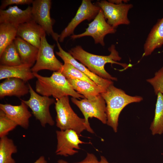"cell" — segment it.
Returning <instances> with one entry per match:
<instances>
[{
  "instance_id": "1",
  "label": "cell",
  "mask_w": 163,
  "mask_h": 163,
  "mask_svg": "<svg viewBox=\"0 0 163 163\" xmlns=\"http://www.w3.org/2000/svg\"><path fill=\"white\" fill-rule=\"evenodd\" d=\"M110 53L108 56H101L90 53L84 50L80 46H77L71 48L69 52L73 57L79 60L91 72L102 78L117 81L116 78L112 76L105 70V65L108 63L116 64L127 68L126 64L117 62L121 58L115 49L114 45H112L109 48Z\"/></svg>"
},
{
  "instance_id": "2",
  "label": "cell",
  "mask_w": 163,
  "mask_h": 163,
  "mask_svg": "<svg viewBox=\"0 0 163 163\" xmlns=\"http://www.w3.org/2000/svg\"><path fill=\"white\" fill-rule=\"evenodd\" d=\"M37 78L36 92L42 96H52L56 99L70 96L80 99L85 97L75 91L67 79L59 71L53 72L50 77H44L33 72Z\"/></svg>"
},
{
  "instance_id": "3",
  "label": "cell",
  "mask_w": 163,
  "mask_h": 163,
  "mask_svg": "<svg viewBox=\"0 0 163 163\" xmlns=\"http://www.w3.org/2000/svg\"><path fill=\"white\" fill-rule=\"evenodd\" d=\"M101 94L106 104L107 124L115 133L117 131L119 117L123 109L129 104L139 102L143 100L142 97L140 96H133L127 94L113 84Z\"/></svg>"
},
{
  "instance_id": "4",
  "label": "cell",
  "mask_w": 163,
  "mask_h": 163,
  "mask_svg": "<svg viewBox=\"0 0 163 163\" xmlns=\"http://www.w3.org/2000/svg\"><path fill=\"white\" fill-rule=\"evenodd\" d=\"M55 108L56 113V125L61 130L72 129L79 136L84 130L94 133L90 126L86 123L84 118L79 117L71 107L69 96L56 99Z\"/></svg>"
},
{
  "instance_id": "5",
  "label": "cell",
  "mask_w": 163,
  "mask_h": 163,
  "mask_svg": "<svg viewBox=\"0 0 163 163\" xmlns=\"http://www.w3.org/2000/svg\"><path fill=\"white\" fill-rule=\"evenodd\" d=\"M29 88L30 97L27 100L20 99L32 110V113L36 119L38 120L44 127L46 124L53 126L55 122L52 117L50 111V107L55 103V101L49 97L41 96L36 93L31 85L28 84Z\"/></svg>"
},
{
  "instance_id": "6",
  "label": "cell",
  "mask_w": 163,
  "mask_h": 163,
  "mask_svg": "<svg viewBox=\"0 0 163 163\" xmlns=\"http://www.w3.org/2000/svg\"><path fill=\"white\" fill-rule=\"evenodd\" d=\"M71 100L82 112L88 126H90L89 118L92 117L97 119L104 124H107L106 103L101 94L93 99L85 98L79 100L72 97Z\"/></svg>"
},
{
  "instance_id": "7",
  "label": "cell",
  "mask_w": 163,
  "mask_h": 163,
  "mask_svg": "<svg viewBox=\"0 0 163 163\" xmlns=\"http://www.w3.org/2000/svg\"><path fill=\"white\" fill-rule=\"evenodd\" d=\"M55 45L48 42L46 34L41 39L37 59L34 65L31 68L33 72L46 69L54 71H59L63 65L56 57L54 52Z\"/></svg>"
},
{
  "instance_id": "8",
  "label": "cell",
  "mask_w": 163,
  "mask_h": 163,
  "mask_svg": "<svg viewBox=\"0 0 163 163\" xmlns=\"http://www.w3.org/2000/svg\"><path fill=\"white\" fill-rule=\"evenodd\" d=\"M97 5L102 10L107 22L114 28L120 25L130 24L128 14L133 6L132 4L124 2L117 4L102 0L98 2Z\"/></svg>"
},
{
  "instance_id": "9",
  "label": "cell",
  "mask_w": 163,
  "mask_h": 163,
  "mask_svg": "<svg viewBox=\"0 0 163 163\" xmlns=\"http://www.w3.org/2000/svg\"><path fill=\"white\" fill-rule=\"evenodd\" d=\"M116 30L106 21L103 11L101 9L93 21L88 24L85 31L78 34H73L71 38L74 40L85 36L91 37L95 43L105 45L104 39L106 35L116 32Z\"/></svg>"
},
{
  "instance_id": "10",
  "label": "cell",
  "mask_w": 163,
  "mask_h": 163,
  "mask_svg": "<svg viewBox=\"0 0 163 163\" xmlns=\"http://www.w3.org/2000/svg\"><path fill=\"white\" fill-rule=\"evenodd\" d=\"M32 14L33 20L40 25L48 35L51 36L56 42L59 35L53 31V22L50 17L51 5L50 0H35L32 3Z\"/></svg>"
},
{
  "instance_id": "11",
  "label": "cell",
  "mask_w": 163,
  "mask_h": 163,
  "mask_svg": "<svg viewBox=\"0 0 163 163\" xmlns=\"http://www.w3.org/2000/svg\"><path fill=\"white\" fill-rule=\"evenodd\" d=\"M100 9L91 0H83L75 17L59 34V41L62 42L66 38L73 34L75 28L82 21L94 19Z\"/></svg>"
},
{
  "instance_id": "12",
  "label": "cell",
  "mask_w": 163,
  "mask_h": 163,
  "mask_svg": "<svg viewBox=\"0 0 163 163\" xmlns=\"http://www.w3.org/2000/svg\"><path fill=\"white\" fill-rule=\"evenodd\" d=\"M57 145L55 152L57 155L68 157L78 152L79 144L87 143L79 139L77 133L72 129L56 131Z\"/></svg>"
},
{
  "instance_id": "13",
  "label": "cell",
  "mask_w": 163,
  "mask_h": 163,
  "mask_svg": "<svg viewBox=\"0 0 163 163\" xmlns=\"http://www.w3.org/2000/svg\"><path fill=\"white\" fill-rule=\"evenodd\" d=\"M57 45L59 50L56 52V54L62 59L64 63L71 64L87 75L97 85L106 90L109 86L113 84V82L112 80L100 77L91 72L83 64L78 62L69 53L62 49L58 41L57 42Z\"/></svg>"
},
{
  "instance_id": "14",
  "label": "cell",
  "mask_w": 163,
  "mask_h": 163,
  "mask_svg": "<svg viewBox=\"0 0 163 163\" xmlns=\"http://www.w3.org/2000/svg\"><path fill=\"white\" fill-rule=\"evenodd\" d=\"M0 110L18 126L25 129L28 128L29 119L32 115L28 110V106L24 102L21 101V104L18 105L0 104Z\"/></svg>"
},
{
  "instance_id": "15",
  "label": "cell",
  "mask_w": 163,
  "mask_h": 163,
  "mask_svg": "<svg viewBox=\"0 0 163 163\" xmlns=\"http://www.w3.org/2000/svg\"><path fill=\"white\" fill-rule=\"evenodd\" d=\"M33 20L32 7L22 10L16 5L9 6L6 10L0 9V23H7L17 26Z\"/></svg>"
},
{
  "instance_id": "16",
  "label": "cell",
  "mask_w": 163,
  "mask_h": 163,
  "mask_svg": "<svg viewBox=\"0 0 163 163\" xmlns=\"http://www.w3.org/2000/svg\"><path fill=\"white\" fill-rule=\"evenodd\" d=\"M46 34L43 28L32 20L18 27L17 37L39 48L41 37Z\"/></svg>"
},
{
  "instance_id": "17",
  "label": "cell",
  "mask_w": 163,
  "mask_h": 163,
  "mask_svg": "<svg viewBox=\"0 0 163 163\" xmlns=\"http://www.w3.org/2000/svg\"><path fill=\"white\" fill-rule=\"evenodd\" d=\"M18 78H6L0 84V97L2 99L7 96H15L18 97L29 92L28 85Z\"/></svg>"
},
{
  "instance_id": "18",
  "label": "cell",
  "mask_w": 163,
  "mask_h": 163,
  "mask_svg": "<svg viewBox=\"0 0 163 163\" xmlns=\"http://www.w3.org/2000/svg\"><path fill=\"white\" fill-rule=\"evenodd\" d=\"M163 45V17L158 21L149 33L144 46L143 56L149 55Z\"/></svg>"
},
{
  "instance_id": "19",
  "label": "cell",
  "mask_w": 163,
  "mask_h": 163,
  "mask_svg": "<svg viewBox=\"0 0 163 163\" xmlns=\"http://www.w3.org/2000/svg\"><path fill=\"white\" fill-rule=\"evenodd\" d=\"M14 41L22 63L32 67L36 61L39 48L18 37Z\"/></svg>"
},
{
  "instance_id": "20",
  "label": "cell",
  "mask_w": 163,
  "mask_h": 163,
  "mask_svg": "<svg viewBox=\"0 0 163 163\" xmlns=\"http://www.w3.org/2000/svg\"><path fill=\"white\" fill-rule=\"evenodd\" d=\"M29 66L22 64L13 66L0 65V80L14 78L25 82L33 78L34 76Z\"/></svg>"
},
{
  "instance_id": "21",
  "label": "cell",
  "mask_w": 163,
  "mask_h": 163,
  "mask_svg": "<svg viewBox=\"0 0 163 163\" xmlns=\"http://www.w3.org/2000/svg\"><path fill=\"white\" fill-rule=\"evenodd\" d=\"M73 89L88 99H93L106 90L100 86H94L87 82L78 79H67Z\"/></svg>"
},
{
  "instance_id": "22",
  "label": "cell",
  "mask_w": 163,
  "mask_h": 163,
  "mask_svg": "<svg viewBox=\"0 0 163 163\" xmlns=\"http://www.w3.org/2000/svg\"><path fill=\"white\" fill-rule=\"evenodd\" d=\"M155 115L150 127L152 134L161 135L163 133V94H157Z\"/></svg>"
},
{
  "instance_id": "23",
  "label": "cell",
  "mask_w": 163,
  "mask_h": 163,
  "mask_svg": "<svg viewBox=\"0 0 163 163\" xmlns=\"http://www.w3.org/2000/svg\"><path fill=\"white\" fill-rule=\"evenodd\" d=\"M17 151V147L12 139L7 136L0 138V163H16L12 155Z\"/></svg>"
},
{
  "instance_id": "24",
  "label": "cell",
  "mask_w": 163,
  "mask_h": 163,
  "mask_svg": "<svg viewBox=\"0 0 163 163\" xmlns=\"http://www.w3.org/2000/svg\"><path fill=\"white\" fill-rule=\"evenodd\" d=\"M18 26L7 23H0V55L17 37Z\"/></svg>"
},
{
  "instance_id": "25",
  "label": "cell",
  "mask_w": 163,
  "mask_h": 163,
  "mask_svg": "<svg viewBox=\"0 0 163 163\" xmlns=\"http://www.w3.org/2000/svg\"><path fill=\"white\" fill-rule=\"evenodd\" d=\"M0 65L8 66L22 64L14 41L6 47L0 55Z\"/></svg>"
},
{
  "instance_id": "26",
  "label": "cell",
  "mask_w": 163,
  "mask_h": 163,
  "mask_svg": "<svg viewBox=\"0 0 163 163\" xmlns=\"http://www.w3.org/2000/svg\"><path fill=\"white\" fill-rule=\"evenodd\" d=\"M59 71L67 79L80 80L87 82L94 86L97 85L85 74L69 63H64Z\"/></svg>"
},
{
  "instance_id": "27",
  "label": "cell",
  "mask_w": 163,
  "mask_h": 163,
  "mask_svg": "<svg viewBox=\"0 0 163 163\" xmlns=\"http://www.w3.org/2000/svg\"><path fill=\"white\" fill-rule=\"evenodd\" d=\"M18 126L0 110V138L6 136Z\"/></svg>"
},
{
  "instance_id": "28",
  "label": "cell",
  "mask_w": 163,
  "mask_h": 163,
  "mask_svg": "<svg viewBox=\"0 0 163 163\" xmlns=\"http://www.w3.org/2000/svg\"><path fill=\"white\" fill-rule=\"evenodd\" d=\"M146 81L153 87L155 94L159 92L163 94V67L155 72L153 78Z\"/></svg>"
},
{
  "instance_id": "29",
  "label": "cell",
  "mask_w": 163,
  "mask_h": 163,
  "mask_svg": "<svg viewBox=\"0 0 163 163\" xmlns=\"http://www.w3.org/2000/svg\"><path fill=\"white\" fill-rule=\"evenodd\" d=\"M33 2V0H3L1 1L0 9L5 10L7 6L12 5H30Z\"/></svg>"
},
{
  "instance_id": "30",
  "label": "cell",
  "mask_w": 163,
  "mask_h": 163,
  "mask_svg": "<svg viewBox=\"0 0 163 163\" xmlns=\"http://www.w3.org/2000/svg\"><path fill=\"white\" fill-rule=\"evenodd\" d=\"M58 163H70L62 159H59ZM74 163H99L96 157L94 154L88 153L85 158L79 162Z\"/></svg>"
},
{
  "instance_id": "31",
  "label": "cell",
  "mask_w": 163,
  "mask_h": 163,
  "mask_svg": "<svg viewBox=\"0 0 163 163\" xmlns=\"http://www.w3.org/2000/svg\"><path fill=\"white\" fill-rule=\"evenodd\" d=\"M34 163H47V161L43 156H41Z\"/></svg>"
},
{
  "instance_id": "32",
  "label": "cell",
  "mask_w": 163,
  "mask_h": 163,
  "mask_svg": "<svg viewBox=\"0 0 163 163\" xmlns=\"http://www.w3.org/2000/svg\"><path fill=\"white\" fill-rule=\"evenodd\" d=\"M128 1H129L127 0H111L108 1L110 2L117 4H120L123 2L127 3Z\"/></svg>"
},
{
  "instance_id": "33",
  "label": "cell",
  "mask_w": 163,
  "mask_h": 163,
  "mask_svg": "<svg viewBox=\"0 0 163 163\" xmlns=\"http://www.w3.org/2000/svg\"><path fill=\"white\" fill-rule=\"evenodd\" d=\"M99 163H110L109 162L106 158L103 156H101V158L100 161H99Z\"/></svg>"
}]
</instances>
